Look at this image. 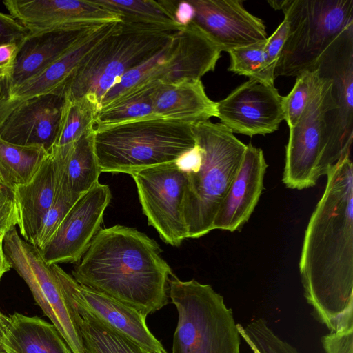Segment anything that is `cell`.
<instances>
[{
    "label": "cell",
    "instance_id": "1",
    "mask_svg": "<svg viewBox=\"0 0 353 353\" xmlns=\"http://www.w3.org/2000/svg\"><path fill=\"white\" fill-rule=\"evenodd\" d=\"M307 223L299 272L307 303L331 332L353 330V165L350 156L326 174Z\"/></svg>",
    "mask_w": 353,
    "mask_h": 353
},
{
    "label": "cell",
    "instance_id": "2",
    "mask_svg": "<svg viewBox=\"0 0 353 353\" xmlns=\"http://www.w3.org/2000/svg\"><path fill=\"white\" fill-rule=\"evenodd\" d=\"M158 243L137 229H100L72 271L81 285L107 295L145 316L168 303L173 274Z\"/></svg>",
    "mask_w": 353,
    "mask_h": 353
},
{
    "label": "cell",
    "instance_id": "3",
    "mask_svg": "<svg viewBox=\"0 0 353 353\" xmlns=\"http://www.w3.org/2000/svg\"><path fill=\"white\" fill-rule=\"evenodd\" d=\"M201 161L186 172L183 212L187 239L199 238L214 230L219 207L241 164L246 145L221 123L192 125Z\"/></svg>",
    "mask_w": 353,
    "mask_h": 353
},
{
    "label": "cell",
    "instance_id": "4",
    "mask_svg": "<svg viewBox=\"0 0 353 353\" xmlns=\"http://www.w3.org/2000/svg\"><path fill=\"white\" fill-rule=\"evenodd\" d=\"M101 172L132 175L176 162L196 145L192 125L159 118L139 119L93 132Z\"/></svg>",
    "mask_w": 353,
    "mask_h": 353
},
{
    "label": "cell",
    "instance_id": "5",
    "mask_svg": "<svg viewBox=\"0 0 353 353\" xmlns=\"http://www.w3.org/2000/svg\"><path fill=\"white\" fill-rule=\"evenodd\" d=\"M179 30L119 22L74 72L63 88L64 97L74 99L88 95L100 105L105 94L125 74L159 53Z\"/></svg>",
    "mask_w": 353,
    "mask_h": 353
},
{
    "label": "cell",
    "instance_id": "6",
    "mask_svg": "<svg viewBox=\"0 0 353 353\" xmlns=\"http://www.w3.org/2000/svg\"><path fill=\"white\" fill-rule=\"evenodd\" d=\"M168 295L178 312L172 353H240L232 311L210 285L172 274Z\"/></svg>",
    "mask_w": 353,
    "mask_h": 353
},
{
    "label": "cell",
    "instance_id": "7",
    "mask_svg": "<svg viewBox=\"0 0 353 353\" xmlns=\"http://www.w3.org/2000/svg\"><path fill=\"white\" fill-rule=\"evenodd\" d=\"M282 11L289 28L275 78L314 70L328 47L353 24V0H287Z\"/></svg>",
    "mask_w": 353,
    "mask_h": 353
},
{
    "label": "cell",
    "instance_id": "8",
    "mask_svg": "<svg viewBox=\"0 0 353 353\" xmlns=\"http://www.w3.org/2000/svg\"><path fill=\"white\" fill-rule=\"evenodd\" d=\"M3 252L29 287L34 300L52 321L72 353H85L81 316L72 296L66 273L58 264L48 265L39 249L25 241L16 228L3 235Z\"/></svg>",
    "mask_w": 353,
    "mask_h": 353
},
{
    "label": "cell",
    "instance_id": "9",
    "mask_svg": "<svg viewBox=\"0 0 353 353\" xmlns=\"http://www.w3.org/2000/svg\"><path fill=\"white\" fill-rule=\"evenodd\" d=\"M327 77L325 158L332 169L350 156L353 140V24L332 42L316 68Z\"/></svg>",
    "mask_w": 353,
    "mask_h": 353
},
{
    "label": "cell",
    "instance_id": "10",
    "mask_svg": "<svg viewBox=\"0 0 353 353\" xmlns=\"http://www.w3.org/2000/svg\"><path fill=\"white\" fill-rule=\"evenodd\" d=\"M329 79L318 71L307 106L290 129L285 147L283 182L290 189L314 186L331 170L325 158V113Z\"/></svg>",
    "mask_w": 353,
    "mask_h": 353
},
{
    "label": "cell",
    "instance_id": "11",
    "mask_svg": "<svg viewBox=\"0 0 353 353\" xmlns=\"http://www.w3.org/2000/svg\"><path fill=\"white\" fill-rule=\"evenodd\" d=\"M148 225L172 246L187 239L183 202L186 172L176 162L150 167L131 175Z\"/></svg>",
    "mask_w": 353,
    "mask_h": 353
},
{
    "label": "cell",
    "instance_id": "12",
    "mask_svg": "<svg viewBox=\"0 0 353 353\" xmlns=\"http://www.w3.org/2000/svg\"><path fill=\"white\" fill-rule=\"evenodd\" d=\"M221 52L195 24L184 26L159 53L145 63L147 84L200 80L213 72Z\"/></svg>",
    "mask_w": 353,
    "mask_h": 353
},
{
    "label": "cell",
    "instance_id": "13",
    "mask_svg": "<svg viewBox=\"0 0 353 353\" xmlns=\"http://www.w3.org/2000/svg\"><path fill=\"white\" fill-rule=\"evenodd\" d=\"M111 198L109 186L100 183L79 198L49 241L39 249L48 265L81 261L101 229Z\"/></svg>",
    "mask_w": 353,
    "mask_h": 353
},
{
    "label": "cell",
    "instance_id": "14",
    "mask_svg": "<svg viewBox=\"0 0 353 353\" xmlns=\"http://www.w3.org/2000/svg\"><path fill=\"white\" fill-rule=\"evenodd\" d=\"M282 101L274 85L249 79L216 102V117L233 133L271 134L284 121Z\"/></svg>",
    "mask_w": 353,
    "mask_h": 353
},
{
    "label": "cell",
    "instance_id": "15",
    "mask_svg": "<svg viewBox=\"0 0 353 353\" xmlns=\"http://www.w3.org/2000/svg\"><path fill=\"white\" fill-rule=\"evenodd\" d=\"M193 8L192 23L221 52L266 41L263 21L248 12L240 0H188Z\"/></svg>",
    "mask_w": 353,
    "mask_h": 353
},
{
    "label": "cell",
    "instance_id": "16",
    "mask_svg": "<svg viewBox=\"0 0 353 353\" xmlns=\"http://www.w3.org/2000/svg\"><path fill=\"white\" fill-rule=\"evenodd\" d=\"M3 3L30 32L121 21L119 14L95 0H6Z\"/></svg>",
    "mask_w": 353,
    "mask_h": 353
},
{
    "label": "cell",
    "instance_id": "17",
    "mask_svg": "<svg viewBox=\"0 0 353 353\" xmlns=\"http://www.w3.org/2000/svg\"><path fill=\"white\" fill-rule=\"evenodd\" d=\"M101 25H81L29 32L19 46L13 65L1 81L4 88L2 95L40 74Z\"/></svg>",
    "mask_w": 353,
    "mask_h": 353
},
{
    "label": "cell",
    "instance_id": "18",
    "mask_svg": "<svg viewBox=\"0 0 353 353\" xmlns=\"http://www.w3.org/2000/svg\"><path fill=\"white\" fill-rule=\"evenodd\" d=\"M64 95L50 93L22 101L0 119V138L19 145H38L48 153L57 137Z\"/></svg>",
    "mask_w": 353,
    "mask_h": 353
},
{
    "label": "cell",
    "instance_id": "19",
    "mask_svg": "<svg viewBox=\"0 0 353 353\" xmlns=\"http://www.w3.org/2000/svg\"><path fill=\"white\" fill-rule=\"evenodd\" d=\"M121 22V21H120ZM119 22L101 25L40 74L0 97V119L23 101L63 90L82 61L119 26Z\"/></svg>",
    "mask_w": 353,
    "mask_h": 353
},
{
    "label": "cell",
    "instance_id": "20",
    "mask_svg": "<svg viewBox=\"0 0 353 353\" xmlns=\"http://www.w3.org/2000/svg\"><path fill=\"white\" fill-rule=\"evenodd\" d=\"M68 282L76 304L95 320L152 353H168L148 329L147 316L107 295L81 285L70 275Z\"/></svg>",
    "mask_w": 353,
    "mask_h": 353
},
{
    "label": "cell",
    "instance_id": "21",
    "mask_svg": "<svg viewBox=\"0 0 353 353\" xmlns=\"http://www.w3.org/2000/svg\"><path fill=\"white\" fill-rule=\"evenodd\" d=\"M267 168L263 150L246 145L240 168L215 216L214 230L234 232L249 220L263 190Z\"/></svg>",
    "mask_w": 353,
    "mask_h": 353
},
{
    "label": "cell",
    "instance_id": "22",
    "mask_svg": "<svg viewBox=\"0 0 353 353\" xmlns=\"http://www.w3.org/2000/svg\"><path fill=\"white\" fill-rule=\"evenodd\" d=\"M59 179V169L50 152L32 179L14 190L20 234L25 241L34 245L54 199Z\"/></svg>",
    "mask_w": 353,
    "mask_h": 353
},
{
    "label": "cell",
    "instance_id": "23",
    "mask_svg": "<svg viewBox=\"0 0 353 353\" xmlns=\"http://www.w3.org/2000/svg\"><path fill=\"white\" fill-rule=\"evenodd\" d=\"M153 110L159 119L191 125L216 117V102L207 95L201 80L157 84L152 92Z\"/></svg>",
    "mask_w": 353,
    "mask_h": 353
},
{
    "label": "cell",
    "instance_id": "24",
    "mask_svg": "<svg viewBox=\"0 0 353 353\" xmlns=\"http://www.w3.org/2000/svg\"><path fill=\"white\" fill-rule=\"evenodd\" d=\"M3 343L8 353H72L52 323L18 312L8 316Z\"/></svg>",
    "mask_w": 353,
    "mask_h": 353
},
{
    "label": "cell",
    "instance_id": "25",
    "mask_svg": "<svg viewBox=\"0 0 353 353\" xmlns=\"http://www.w3.org/2000/svg\"><path fill=\"white\" fill-rule=\"evenodd\" d=\"M50 152L59 165L63 181L72 194L81 196L99 183L101 171L94 150L93 132L71 144L53 147Z\"/></svg>",
    "mask_w": 353,
    "mask_h": 353
},
{
    "label": "cell",
    "instance_id": "26",
    "mask_svg": "<svg viewBox=\"0 0 353 353\" xmlns=\"http://www.w3.org/2000/svg\"><path fill=\"white\" fill-rule=\"evenodd\" d=\"M119 14L121 22L165 30H179L184 26L176 18L178 1L153 0H95Z\"/></svg>",
    "mask_w": 353,
    "mask_h": 353
},
{
    "label": "cell",
    "instance_id": "27",
    "mask_svg": "<svg viewBox=\"0 0 353 353\" xmlns=\"http://www.w3.org/2000/svg\"><path fill=\"white\" fill-rule=\"evenodd\" d=\"M157 85L139 88L99 109L95 116L93 132L135 120L157 118L152 102V92Z\"/></svg>",
    "mask_w": 353,
    "mask_h": 353
},
{
    "label": "cell",
    "instance_id": "28",
    "mask_svg": "<svg viewBox=\"0 0 353 353\" xmlns=\"http://www.w3.org/2000/svg\"><path fill=\"white\" fill-rule=\"evenodd\" d=\"M41 146H24L0 138V181L12 190L29 182L48 157Z\"/></svg>",
    "mask_w": 353,
    "mask_h": 353
},
{
    "label": "cell",
    "instance_id": "29",
    "mask_svg": "<svg viewBox=\"0 0 353 353\" xmlns=\"http://www.w3.org/2000/svg\"><path fill=\"white\" fill-rule=\"evenodd\" d=\"M77 306L81 316L80 328L85 353H152L101 324Z\"/></svg>",
    "mask_w": 353,
    "mask_h": 353
},
{
    "label": "cell",
    "instance_id": "30",
    "mask_svg": "<svg viewBox=\"0 0 353 353\" xmlns=\"http://www.w3.org/2000/svg\"><path fill=\"white\" fill-rule=\"evenodd\" d=\"M99 110V103L90 96L74 99L65 98L54 147L71 144L83 135L93 132V124Z\"/></svg>",
    "mask_w": 353,
    "mask_h": 353
},
{
    "label": "cell",
    "instance_id": "31",
    "mask_svg": "<svg viewBox=\"0 0 353 353\" xmlns=\"http://www.w3.org/2000/svg\"><path fill=\"white\" fill-rule=\"evenodd\" d=\"M266 41L257 43L228 52L230 64L228 70L270 85H274L275 74L267 63L264 52Z\"/></svg>",
    "mask_w": 353,
    "mask_h": 353
},
{
    "label": "cell",
    "instance_id": "32",
    "mask_svg": "<svg viewBox=\"0 0 353 353\" xmlns=\"http://www.w3.org/2000/svg\"><path fill=\"white\" fill-rule=\"evenodd\" d=\"M57 165L59 172V183L53 203L37 235L35 245L39 249H41L46 244L69 210L81 196L72 194L68 190L61 179V171L57 163Z\"/></svg>",
    "mask_w": 353,
    "mask_h": 353
},
{
    "label": "cell",
    "instance_id": "33",
    "mask_svg": "<svg viewBox=\"0 0 353 353\" xmlns=\"http://www.w3.org/2000/svg\"><path fill=\"white\" fill-rule=\"evenodd\" d=\"M317 77L316 69L301 74L296 77L295 84L289 94L283 97L284 121L289 129L296 125L303 114Z\"/></svg>",
    "mask_w": 353,
    "mask_h": 353
},
{
    "label": "cell",
    "instance_id": "34",
    "mask_svg": "<svg viewBox=\"0 0 353 353\" xmlns=\"http://www.w3.org/2000/svg\"><path fill=\"white\" fill-rule=\"evenodd\" d=\"M243 331L260 353H299L278 336L263 319H254Z\"/></svg>",
    "mask_w": 353,
    "mask_h": 353
},
{
    "label": "cell",
    "instance_id": "35",
    "mask_svg": "<svg viewBox=\"0 0 353 353\" xmlns=\"http://www.w3.org/2000/svg\"><path fill=\"white\" fill-rule=\"evenodd\" d=\"M19 224L14 190L0 181V234H5Z\"/></svg>",
    "mask_w": 353,
    "mask_h": 353
},
{
    "label": "cell",
    "instance_id": "36",
    "mask_svg": "<svg viewBox=\"0 0 353 353\" xmlns=\"http://www.w3.org/2000/svg\"><path fill=\"white\" fill-rule=\"evenodd\" d=\"M288 22L285 18L272 34L268 37L264 52L268 65L274 70L288 34Z\"/></svg>",
    "mask_w": 353,
    "mask_h": 353
},
{
    "label": "cell",
    "instance_id": "37",
    "mask_svg": "<svg viewBox=\"0 0 353 353\" xmlns=\"http://www.w3.org/2000/svg\"><path fill=\"white\" fill-rule=\"evenodd\" d=\"M29 32L10 14L0 12V46L8 44L20 45Z\"/></svg>",
    "mask_w": 353,
    "mask_h": 353
},
{
    "label": "cell",
    "instance_id": "38",
    "mask_svg": "<svg viewBox=\"0 0 353 353\" xmlns=\"http://www.w3.org/2000/svg\"><path fill=\"white\" fill-rule=\"evenodd\" d=\"M321 341L325 353H353V330L330 332Z\"/></svg>",
    "mask_w": 353,
    "mask_h": 353
},
{
    "label": "cell",
    "instance_id": "39",
    "mask_svg": "<svg viewBox=\"0 0 353 353\" xmlns=\"http://www.w3.org/2000/svg\"><path fill=\"white\" fill-rule=\"evenodd\" d=\"M19 44H8L0 46V82L10 70L19 48Z\"/></svg>",
    "mask_w": 353,
    "mask_h": 353
},
{
    "label": "cell",
    "instance_id": "40",
    "mask_svg": "<svg viewBox=\"0 0 353 353\" xmlns=\"http://www.w3.org/2000/svg\"><path fill=\"white\" fill-rule=\"evenodd\" d=\"M10 268H12V265L3 252V238H1L0 239V279L2 275L10 270Z\"/></svg>",
    "mask_w": 353,
    "mask_h": 353
},
{
    "label": "cell",
    "instance_id": "41",
    "mask_svg": "<svg viewBox=\"0 0 353 353\" xmlns=\"http://www.w3.org/2000/svg\"><path fill=\"white\" fill-rule=\"evenodd\" d=\"M8 316L0 312V353H8L3 343V336L8 323Z\"/></svg>",
    "mask_w": 353,
    "mask_h": 353
},
{
    "label": "cell",
    "instance_id": "42",
    "mask_svg": "<svg viewBox=\"0 0 353 353\" xmlns=\"http://www.w3.org/2000/svg\"><path fill=\"white\" fill-rule=\"evenodd\" d=\"M287 0H275V1H268V3L275 10H283Z\"/></svg>",
    "mask_w": 353,
    "mask_h": 353
},
{
    "label": "cell",
    "instance_id": "43",
    "mask_svg": "<svg viewBox=\"0 0 353 353\" xmlns=\"http://www.w3.org/2000/svg\"><path fill=\"white\" fill-rule=\"evenodd\" d=\"M3 234H0V239H1V238H3Z\"/></svg>",
    "mask_w": 353,
    "mask_h": 353
}]
</instances>
